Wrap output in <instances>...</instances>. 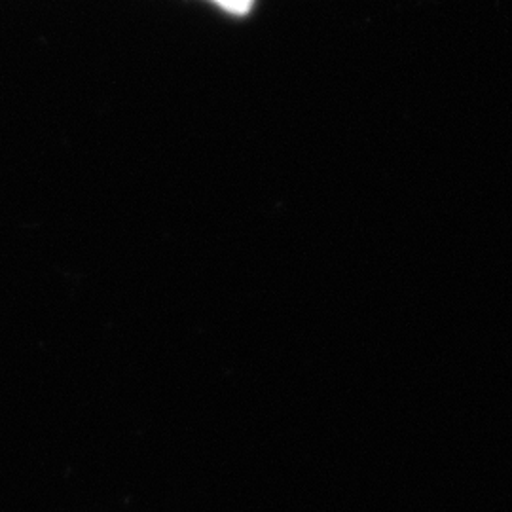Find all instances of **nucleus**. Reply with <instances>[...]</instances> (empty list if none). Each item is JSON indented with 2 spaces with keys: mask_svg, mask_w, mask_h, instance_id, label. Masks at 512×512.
Instances as JSON below:
<instances>
[{
  "mask_svg": "<svg viewBox=\"0 0 512 512\" xmlns=\"http://www.w3.org/2000/svg\"><path fill=\"white\" fill-rule=\"evenodd\" d=\"M211 4L219 6L226 14H232L236 18H245L251 14L255 0H209Z\"/></svg>",
  "mask_w": 512,
  "mask_h": 512,
  "instance_id": "obj_1",
  "label": "nucleus"
}]
</instances>
